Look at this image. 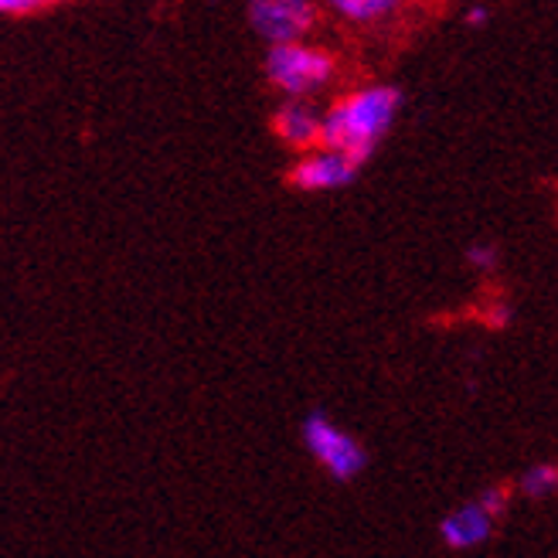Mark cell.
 I'll return each instance as SVG.
<instances>
[{"label":"cell","mask_w":558,"mask_h":558,"mask_svg":"<svg viewBox=\"0 0 558 558\" xmlns=\"http://www.w3.org/2000/svg\"><path fill=\"white\" fill-rule=\"evenodd\" d=\"M272 130L287 147L303 154H311L314 147L324 144V117H317L314 106H306L303 99H290L279 106L272 117Z\"/></svg>","instance_id":"6"},{"label":"cell","mask_w":558,"mask_h":558,"mask_svg":"<svg viewBox=\"0 0 558 558\" xmlns=\"http://www.w3.org/2000/svg\"><path fill=\"white\" fill-rule=\"evenodd\" d=\"M303 442H306V450H311V457L338 481H351L354 473L368 463L365 450H361V442L351 439L344 429L333 426L330 418L320 415V412H314L303 423Z\"/></svg>","instance_id":"3"},{"label":"cell","mask_w":558,"mask_h":558,"mask_svg":"<svg viewBox=\"0 0 558 558\" xmlns=\"http://www.w3.org/2000/svg\"><path fill=\"white\" fill-rule=\"evenodd\" d=\"M484 21H487V8H470L466 24H484Z\"/></svg>","instance_id":"13"},{"label":"cell","mask_w":558,"mask_h":558,"mask_svg":"<svg viewBox=\"0 0 558 558\" xmlns=\"http://www.w3.org/2000/svg\"><path fill=\"white\" fill-rule=\"evenodd\" d=\"M333 11H338L341 17H348V21L368 24V21H378L385 14H392L396 4H388V0H338Z\"/></svg>","instance_id":"8"},{"label":"cell","mask_w":558,"mask_h":558,"mask_svg":"<svg viewBox=\"0 0 558 558\" xmlns=\"http://www.w3.org/2000/svg\"><path fill=\"white\" fill-rule=\"evenodd\" d=\"M490 527H494V518L481 508V500H470V505L457 508L453 514H446L439 532L450 548H473L490 538Z\"/></svg>","instance_id":"7"},{"label":"cell","mask_w":558,"mask_h":558,"mask_svg":"<svg viewBox=\"0 0 558 558\" xmlns=\"http://www.w3.org/2000/svg\"><path fill=\"white\" fill-rule=\"evenodd\" d=\"M505 505H508V494L500 490V487H487V490L481 494V508H484L490 518H497L500 511H505Z\"/></svg>","instance_id":"10"},{"label":"cell","mask_w":558,"mask_h":558,"mask_svg":"<svg viewBox=\"0 0 558 558\" xmlns=\"http://www.w3.org/2000/svg\"><path fill=\"white\" fill-rule=\"evenodd\" d=\"M266 75L283 96L303 99L306 93H317L327 86L333 75V62L327 51L314 45H276L266 51Z\"/></svg>","instance_id":"2"},{"label":"cell","mask_w":558,"mask_h":558,"mask_svg":"<svg viewBox=\"0 0 558 558\" xmlns=\"http://www.w3.org/2000/svg\"><path fill=\"white\" fill-rule=\"evenodd\" d=\"M470 266H477V269H490L497 263V253L490 245H470Z\"/></svg>","instance_id":"11"},{"label":"cell","mask_w":558,"mask_h":558,"mask_svg":"<svg viewBox=\"0 0 558 558\" xmlns=\"http://www.w3.org/2000/svg\"><path fill=\"white\" fill-rule=\"evenodd\" d=\"M521 490L527 497H548L558 490V466L555 463H538L521 477Z\"/></svg>","instance_id":"9"},{"label":"cell","mask_w":558,"mask_h":558,"mask_svg":"<svg viewBox=\"0 0 558 558\" xmlns=\"http://www.w3.org/2000/svg\"><path fill=\"white\" fill-rule=\"evenodd\" d=\"M357 171V163L338 150H311V154H303L296 163H293V171H290V181L303 191H333V187H344Z\"/></svg>","instance_id":"5"},{"label":"cell","mask_w":558,"mask_h":558,"mask_svg":"<svg viewBox=\"0 0 558 558\" xmlns=\"http://www.w3.org/2000/svg\"><path fill=\"white\" fill-rule=\"evenodd\" d=\"M399 117V93L388 86L357 89L333 102L324 113V144L327 150H338L351 157L357 167L372 157L378 140L392 130Z\"/></svg>","instance_id":"1"},{"label":"cell","mask_w":558,"mask_h":558,"mask_svg":"<svg viewBox=\"0 0 558 558\" xmlns=\"http://www.w3.org/2000/svg\"><path fill=\"white\" fill-rule=\"evenodd\" d=\"M35 8H38V0H4V4H0V11H4V14H27Z\"/></svg>","instance_id":"12"},{"label":"cell","mask_w":558,"mask_h":558,"mask_svg":"<svg viewBox=\"0 0 558 558\" xmlns=\"http://www.w3.org/2000/svg\"><path fill=\"white\" fill-rule=\"evenodd\" d=\"M314 8L303 0H256V4H248V24L269 41V48L296 45L314 27Z\"/></svg>","instance_id":"4"}]
</instances>
